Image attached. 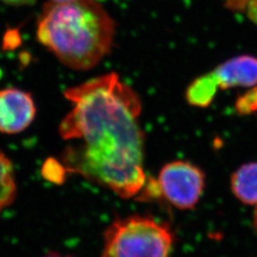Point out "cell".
Returning a JSON list of instances; mask_svg holds the SVG:
<instances>
[{"mask_svg": "<svg viewBox=\"0 0 257 257\" xmlns=\"http://www.w3.org/2000/svg\"><path fill=\"white\" fill-rule=\"evenodd\" d=\"M17 183L12 161L0 151V212L14 202Z\"/></svg>", "mask_w": 257, "mask_h": 257, "instance_id": "cell-9", "label": "cell"}, {"mask_svg": "<svg viewBox=\"0 0 257 257\" xmlns=\"http://www.w3.org/2000/svg\"><path fill=\"white\" fill-rule=\"evenodd\" d=\"M231 191L241 202L257 205V162L238 168L230 178Z\"/></svg>", "mask_w": 257, "mask_h": 257, "instance_id": "cell-7", "label": "cell"}, {"mask_svg": "<svg viewBox=\"0 0 257 257\" xmlns=\"http://www.w3.org/2000/svg\"><path fill=\"white\" fill-rule=\"evenodd\" d=\"M42 257H73L70 256V255H62V254H60V253H57V252H50V253H48L46 255H44V256Z\"/></svg>", "mask_w": 257, "mask_h": 257, "instance_id": "cell-14", "label": "cell"}, {"mask_svg": "<svg viewBox=\"0 0 257 257\" xmlns=\"http://www.w3.org/2000/svg\"><path fill=\"white\" fill-rule=\"evenodd\" d=\"M51 2H56V3H59V2H67V1H71V0H50Z\"/></svg>", "mask_w": 257, "mask_h": 257, "instance_id": "cell-16", "label": "cell"}, {"mask_svg": "<svg viewBox=\"0 0 257 257\" xmlns=\"http://www.w3.org/2000/svg\"><path fill=\"white\" fill-rule=\"evenodd\" d=\"M11 6H29L35 3L36 0H1Z\"/></svg>", "mask_w": 257, "mask_h": 257, "instance_id": "cell-13", "label": "cell"}, {"mask_svg": "<svg viewBox=\"0 0 257 257\" xmlns=\"http://www.w3.org/2000/svg\"><path fill=\"white\" fill-rule=\"evenodd\" d=\"M115 23L97 0L51 2L37 20L38 42L67 67L92 69L110 54Z\"/></svg>", "mask_w": 257, "mask_h": 257, "instance_id": "cell-2", "label": "cell"}, {"mask_svg": "<svg viewBox=\"0 0 257 257\" xmlns=\"http://www.w3.org/2000/svg\"><path fill=\"white\" fill-rule=\"evenodd\" d=\"M221 89L234 87H254L257 85V57L239 55L225 61L214 71Z\"/></svg>", "mask_w": 257, "mask_h": 257, "instance_id": "cell-6", "label": "cell"}, {"mask_svg": "<svg viewBox=\"0 0 257 257\" xmlns=\"http://www.w3.org/2000/svg\"><path fill=\"white\" fill-rule=\"evenodd\" d=\"M73 107L59 125L68 141L60 156L67 174L81 175L128 199L146 185L145 137L138 93L115 73L68 88Z\"/></svg>", "mask_w": 257, "mask_h": 257, "instance_id": "cell-1", "label": "cell"}, {"mask_svg": "<svg viewBox=\"0 0 257 257\" xmlns=\"http://www.w3.org/2000/svg\"><path fill=\"white\" fill-rule=\"evenodd\" d=\"M246 11L248 19L257 25V0H249Z\"/></svg>", "mask_w": 257, "mask_h": 257, "instance_id": "cell-12", "label": "cell"}, {"mask_svg": "<svg viewBox=\"0 0 257 257\" xmlns=\"http://www.w3.org/2000/svg\"><path fill=\"white\" fill-rule=\"evenodd\" d=\"M253 224H254V227L257 230V207L255 211H254V213H253Z\"/></svg>", "mask_w": 257, "mask_h": 257, "instance_id": "cell-15", "label": "cell"}, {"mask_svg": "<svg viewBox=\"0 0 257 257\" xmlns=\"http://www.w3.org/2000/svg\"><path fill=\"white\" fill-rule=\"evenodd\" d=\"M218 88V82L213 72L203 74L188 86L185 92L186 101L193 107L208 108L213 101Z\"/></svg>", "mask_w": 257, "mask_h": 257, "instance_id": "cell-8", "label": "cell"}, {"mask_svg": "<svg viewBox=\"0 0 257 257\" xmlns=\"http://www.w3.org/2000/svg\"><path fill=\"white\" fill-rule=\"evenodd\" d=\"M157 185L160 194L179 210H192L202 196L206 175L202 170L188 161H173L161 169Z\"/></svg>", "mask_w": 257, "mask_h": 257, "instance_id": "cell-4", "label": "cell"}, {"mask_svg": "<svg viewBox=\"0 0 257 257\" xmlns=\"http://www.w3.org/2000/svg\"><path fill=\"white\" fill-rule=\"evenodd\" d=\"M174 243L167 223L134 214L115 219L105 230L102 257H173Z\"/></svg>", "mask_w": 257, "mask_h": 257, "instance_id": "cell-3", "label": "cell"}, {"mask_svg": "<svg viewBox=\"0 0 257 257\" xmlns=\"http://www.w3.org/2000/svg\"><path fill=\"white\" fill-rule=\"evenodd\" d=\"M36 105L32 95L17 88L0 91V132L16 135L23 132L36 117Z\"/></svg>", "mask_w": 257, "mask_h": 257, "instance_id": "cell-5", "label": "cell"}, {"mask_svg": "<svg viewBox=\"0 0 257 257\" xmlns=\"http://www.w3.org/2000/svg\"><path fill=\"white\" fill-rule=\"evenodd\" d=\"M226 8L233 12L245 11L249 0H223Z\"/></svg>", "mask_w": 257, "mask_h": 257, "instance_id": "cell-11", "label": "cell"}, {"mask_svg": "<svg viewBox=\"0 0 257 257\" xmlns=\"http://www.w3.org/2000/svg\"><path fill=\"white\" fill-rule=\"evenodd\" d=\"M235 110L240 115H248L257 111V86L237 97L234 104Z\"/></svg>", "mask_w": 257, "mask_h": 257, "instance_id": "cell-10", "label": "cell"}]
</instances>
